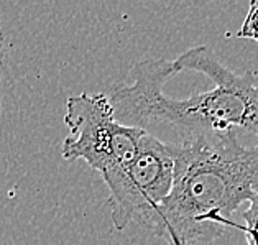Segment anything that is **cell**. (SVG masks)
Masks as SVG:
<instances>
[{"label": "cell", "instance_id": "obj_5", "mask_svg": "<svg viewBox=\"0 0 258 245\" xmlns=\"http://www.w3.org/2000/svg\"><path fill=\"white\" fill-rule=\"evenodd\" d=\"M237 36L258 43V0L248 5V12L245 15L240 30L237 31Z\"/></svg>", "mask_w": 258, "mask_h": 245}, {"label": "cell", "instance_id": "obj_2", "mask_svg": "<svg viewBox=\"0 0 258 245\" xmlns=\"http://www.w3.org/2000/svg\"><path fill=\"white\" fill-rule=\"evenodd\" d=\"M171 191L148 230L171 245L209 243L230 217L258 194V145L247 148L234 130L186 135L173 143Z\"/></svg>", "mask_w": 258, "mask_h": 245}, {"label": "cell", "instance_id": "obj_6", "mask_svg": "<svg viewBox=\"0 0 258 245\" xmlns=\"http://www.w3.org/2000/svg\"><path fill=\"white\" fill-rule=\"evenodd\" d=\"M243 221L247 222V225H238L240 229L245 230H251V232H258V194L250 201V207L242 214Z\"/></svg>", "mask_w": 258, "mask_h": 245}, {"label": "cell", "instance_id": "obj_7", "mask_svg": "<svg viewBox=\"0 0 258 245\" xmlns=\"http://www.w3.org/2000/svg\"><path fill=\"white\" fill-rule=\"evenodd\" d=\"M5 46H7V40H5L4 31L0 30V68L4 65V58H5ZM0 115H2V99H0Z\"/></svg>", "mask_w": 258, "mask_h": 245}, {"label": "cell", "instance_id": "obj_1", "mask_svg": "<svg viewBox=\"0 0 258 245\" xmlns=\"http://www.w3.org/2000/svg\"><path fill=\"white\" fill-rule=\"evenodd\" d=\"M130 78L107 94L123 125L147 130L152 122H166L186 135L240 129L258 137V74L232 71L211 46H194L174 61H138Z\"/></svg>", "mask_w": 258, "mask_h": 245}, {"label": "cell", "instance_id": "obj_3", "mask_svg": "<svg viewBox=\"0 0 258 245\" xmlns=\"http://www.w3.org/2000/svg\"><path fill=\"white\" fill-rule=\"evenodd\" d=\"M173 171V143L145 132L134 158L100 174L109 190L114 227L123 230L137 222L148 229L155 212L171 191Z\"/></svg>", "mask_w": 258, "mask_h": 245}, {"label": "cell", "instance_id": "obj_4", "mask_svg": "<svg viewBox=\"0 0 258 245\" xmlns=\"http://www.w3.org/2000/svg\"><path fill=\"white\" fill-rule=\"evenodd\" d=\"M64 124L69 135L62 142V158L83 160L100 174L134 158L147 132L117 122L109 96L102 92L69 97Z\"/></svg>", "mask_w": 258, "mask_h": 245}]
</instances>
